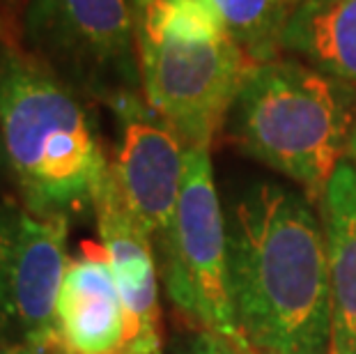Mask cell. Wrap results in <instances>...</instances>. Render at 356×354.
<instances>
[{"label": "cell", "mask_w": 356, "mask_h": 354, "mask_svg": "<svg viewBox=\"0 0 356 354\" xmlns=\"http://www.w3.org/2000/svg\"><path fill=\"white\" fill-rule=\"evenodd\" d=\"M0 138L10 179L40 216L95 207L108 161L70 86L33 56L0 47Z\"/></svg>", "instance_id": "obj_2"}, {"label": "cell", "mask_w": 356, "mask_h": 354, "mask_svg": "<svg viewBox=\"0 0 356 354\" xmlns=\"http://www.w3.org/2000/svg\"><path fill=\"white\" fill-rule=\"evenodd\" d=\"M145 104L186 150H209L255 65L211 0H138Z\"/></svg>", "instance_id": "obj_3"}, {"label": "cell", "mask_w": 356, "mask_h": 354, "mask_svg": "<svg viewBox=\"0 0 356 354\" xmlns=\"http://www.w3.org/2000/svg\"><path fill=\"white\" fill-rule=\"evenodd\" d=\"M0 354H44V352L30 348V345H24V343L7 341V338L0 336Z\"/></svg>", "instance_id": "obj_15"}, {"label": "cell", "mask_w": 356, "mask_h": 354, "mask_svg": "<svg viewBox=\"0 0 356 354\" xmlns=\"http://www.w3.org/2000/svg\"><path fill=\"white\" fill-rule=\"evenodd\" d=\"M230 35L253 63H267L283 51L285 30L306 0H211Z\"/></svg>", "instance_id": "obj_13"}, {"label": "cell", "mask_w": 356, "mask_h": 354, "mask_svg": "<svg viewBox=\"0 0 356 354\" xmlns=\"http://www.w3.org/2000/svg\"><path fill=\"white\" fill-rule=\"evenodd\" d=\"M115 108L122 115V136L115 159L108 163V179L122 205L152 242H159L177 207L186 147L177 134L134 95L118 99Z\"/></svg>", "instance_id": "obj_8"}, {"label": "cell", "mask_w": 356, "mask_h": 354, "mask_svg": "<svg viewBox=\"0 0 356 354\" xmlns=\"http://www.w3.org/2000/svg\"><path fill=\"white\" fill-rule=\"evenodd\" d=\"M170 301L195 327L251 348L234 318L228 276V228L209 150H186L175 214L156 242Z\"/></svg>", "instance_id": "obj_5"}, {"label": "cell", "mask_w": 356, "mask_h": 354, "mask_svg": "<svg viewBox=\"0 0 356 354\" xmlns=\"http://www.w3.org/2000/svg\"><path fill=\"white\" fill-rule=\"evenodd\" d=\"M175 354H255L253 348H244L228 341L225 336H218L214 331H198L193 338L181 345Z\"/></svg>", "instance_id": "obj_14"}, {"label": "cell", "mask_w": 356, "mask_h": 354, "mask_svg": "<svg viewBox=\"0 0 356 354\" xmlns=\"http://www.w3.org/2000/svg\"><path fill=\"white\" fill-rule=\"evenodd\" d=\"M354 124V86L290 58L255 63L230 111L241 152L304 186L313 202L345 161Z\"/></svg>", "instance_id": "obj_4"}, {"label": "cell", "mask_w": 356, "mask_h": 354, "mask_svg": "<svg viewBox=\"0 0 356 354\" xmlns=\"http://www.w3.org/2000/svg\"><path fill=\"white\" fill-rule=\"evenodd\" d=\"M10 177V168H7V159H5V147H3V138H0V184Z\"/></svg>", "instance_id": "obj_16"}, {"label": "cell", "mask_w": 356, "mask_h": 354, "mask_svg": "<svg viewBox=\"0 0 356 354\" xmlns=\"http://www.w3.org/2000/svg\"><path fill=\"white\" fill-rule=\"evenodd\" d=\"M99 239L127 315L122 354H161V304L152 237L122 205L108 172L95 200Z\"/></svg>", "instance_id": "obj_9"}, {"label": "cell", "mask_w": 356, "mask_h": 354, "mask_svg": "<svg viewBox=\"0 0 356 354\" xmlns=\"http://www.w3.org/2000/svg\"><path fill=\"white\" fill-rule=\"evenodd\" d=\"M234 318L255 352L331 354L327 235L313 200L280 184H255L228 228Z\"/></svg>", "instance_id": "obj_1"}, {"label": "cell", "mask_w": 356, "mask_h": 354, "mask_svg": "<svg viewBox=\"0 0 356 354\" xmlns=\"http://www.w3.org/2000/svg\"><path fill=\"white\" fill-rule=\"evenodd\" d=\"M347 159L352 163H356V124H354V134H352V140H350V150H347Z\"/></svg>", "instance_id": "obj_17"}, {"label": "cell", "mask_w": 356, "mask_h": 354, "mask_svg": "<svg viewBox=\"0 0 356 354\" xmlns=\"http://www.w3.org/2000/svg\"><path fill=\"white\" fill-rule=\"evenodd\" d=\"M44 354H70L65 348H56V350H49V352H44Z\"/></svg>", "instance_id": "obj_18"}, {"label": "cell", "mask_w": 356, "mask_h": 354, "mask_svg": "<svg viewBox=\"0 0 356 354\" xmlns=\"http://www.w3.org/2000/svg\"><path fill=\"white\" fill-rule=\"evenodd\" d=\"M67 218L0 198V336L47 352L63 348L56 301L67 269Z\"/></svg>", "instance_id": "obj_7"}, {"label": "cell", "mask_w": 356, "mask_h": 354, "mask_svg": "<svg viewBox=\"0 0 356 354\" xmlns=\"http://www.w3.org/2000/svg\"><path fill=\"white\" fill-rule=\"evenodd\" d=\"M317 205L327 235L331 354H356V163H338Z\"/></svg>", "instance_id": "obj_11"}, {"label": "cell", "mask_w": 356, "mask_h": 354, "mask_svg": "<svg viewBox=\"0 0 356 354\" xmlns=\"http://www.w3.org/2000/svg\"><path fill=\"white\" fill-rule=\"evenodd\" d=\"M56 327L70 354H122L127 315L102 244L83 242L79 258L67 262Z\"/></svg>", "instance_id": "obj_10"}, {"label": "cell", "mask_w": 356, "mask_h": 354, "mask_svg": "<svg viewBox=\"0 0 356 354\" xmlns=\"http://www.w3.org/2000/svg\"><path fill=\"white\" fill-rule=\"evenodd\" d=\"M138 0H28L24 40L42 65L113 102L140 81Z\"/></svg>", "instance_id": "obj_6"}, {"label": "cell", "mask_w": 356, "mask_h": 354, "mask_svg": "<svg viewBox=\"0 0 356 354\" xmlns=\"http://www.w3.org/2000/svg\"><path fill=\"white\" fill-rule=\"evenodd\" d=\"M255 352V350H253ZM255 354H267V352H255Z\"/></svg>", "instance_id": "obj_19"}, {"label": "cell", "mask_w": 356, "mask_h": 354, "mask_svg": "<svg viewBox=\"0 0 356 354\" xmlns=\"http://www.w3.org/2000/svg\"><path fill=\"white\" fill-rule=\"evenodd\" d=\"M283 51L356 88V0H306L285 30Z\"/></svg>", "instance_id": "obj_12"}]
</instances>
